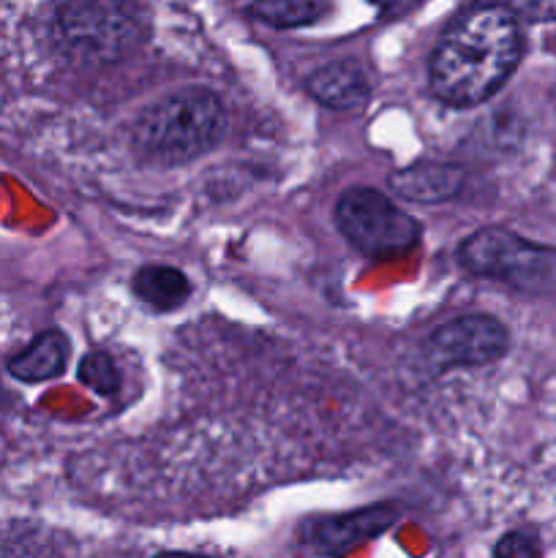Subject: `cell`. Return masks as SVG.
Wrapping results in <instances>:
<instances>
[{
  "label": "cell",
  "mask_w": 556,
  "mask_h": 558,
  "mask_svg": "<svg viewBox=\"0 0 556 558\" xmlns=\"http://www.w3.org/2000/svg\"><path fill=\"white\" fill-rule=\"evenodd\" d=\"M521 58L523 31L516 11L505 3L469 5L431 52V93L447 107H478L505 87Z\"/></svg>",
  "instance_id": "6da1fadb"
},
{
  "label": "cell",
  "mask_w": 556,
  "mask_h": 558,
  "mask_svg": "<svg viewBox=\"0 0 556 558\" xmlns=\"http://www.w3.org/2000/svg\"><path fill=\"white\" fill-rule=\"evenodd\" d=\"M227 134V109L207 87H183L136 120V150L153 163L178 167L210 153Z\"/></svg>",
  "instance_id": "7a4b0ae2"
},
{
  "label": "cell",
  "mask_w": 556,
  "mask_h": 558,
  "mask_svg": "<svg viewBox=\"0 0 556 558\" xmlns=\"http://www.w3.org/2000/svg\"><path fill=\"white\" fill-rule=\"evenodd\" d=\"M55 31L71 58L112 65L145 44L147 20L136 0H63Z\"/></svg>",
  "instance_id": "3957f363"
},
{
  "label": "cell",
  "mask_w": 556,
  "mask_h": 558,
  "mask_svg": "<svg viewBox=\"0 0 556 558\" xmlns=\"http://www.w3.org/2000/svg\"><path fill=\"white\" fill-rule=\"evenodd\" d=\"M458 265L469 276L491 278L527 294H556V248L537 245L510 229H478L458 245Z\"/></svg>",
  "instance_id": "277c9868"
},
{
  "label": "cell",
  "mask_w": 556,
  "mask_h": 558,
  "mask_svg": "<svg viewBox=\"0 0 556 558\" xmlns=\"http://www.w3.org/2000/svg\"><path fill=\"white\" fill-rule=\"evenodd\" d=\"M333 218L347 243L374 259L409 254L418 248L423 234L418 218L401 210L387 194L363 185H354L338 196Z\"/></svg>",
  "instance_id": "5b68a950"
},
{
  "label": "cell",
  "mask_w": 556,
  "mask_h": 558,
  "mask_svg": "<svg viewBox=\"0 0 556 558\" xmlns=\"http://www.w3.org/2000/svg\"><path fill=\"white\" fill-rule=\"evenodd\" d=\"M510 349V332L488 314H463L445 322L425 341V363L439 374L450 368H483Z\"/></svg>",
  "instance_id": "8992f818"
},
{
  "label": "cell",
  "mask_w": 556,
  "mask_h": 558,
  "mask_svg": "<svg viewBox=\"0 0 556 558\" xmlns=\"http://www.w3.org/2000/svg\"><path fill=\"white\" fill-rule=\"evenodd\" d=\"M398 521L396 505H374L343 515L311 518L300 526V539L316 556L338 558L385 534Z\"/></svg>",
  "instance_id": "52a82bcc"
},
{
  "label": "cell",
  "mask_w": 556,
  "mask_h": 558,
  "mask_svg": "<svg viewBox=\"0 0 556 558\" xmlns=\"http://www.w3.org/2000/svg\"><path fill=\"white\" fill-rule=\"evenodd\" d=\"M467 183L463 167L450 161H414L409 167L396 169L387 178V189L398 199L414 202V205H442L452 196L461 194Z\"/></svg>",
  "instance_id": "ba28073f"
},
{
  "label": "cell",
  "mask_w": 556,
  "mask_h": 558,
  "mask_svg": "<svg viewBox=\"0 0 556 558\" xmlns=\"http://www.w3.org/2000/svg\"><path fill=\"white\" fill-rule=\"evenodd\" d=\"M305 90L322 107L338 109V112H352V109H360L368 104L371 80L363 65L338 60V63H327L322 69H316L305 80Z\"/></svg>",
  "instance_id": "9c48e42d"
},
{
  "label": "cell",
  "mask_w": 556,
  "mask_h": 558,
  "mask_svg": "<svg viewBox=\"0 0 556 558\" xmlns=\"http://www.w3.org/2000/svg\"><path fill=\"white\" fill-rule=\"evenodd\" d=\"M65 363H69V338L60 330H47L9 360V374L27 385H38L63 374Z\"/></svg>",
  "instance_id": "30bf717a"
},
{
  "label": "cell",
  "mask_w": 556,
  "mask_h": 558,
  "mask_svg": "<svg viewBox=\"0 0 556 558\" xmlns=\"http://www.w3.org/2000/svg\"><path fill=\"white\" fill-rule=\"evenodd\" d=\"M136 300L153 311H174L189 300L191 281L183 270L169 265H145L131 278Z\"/></svg>",
  "instance_id": "8fae6325"
},
{
  "label": "cell",
  "mask_w": 556,
  "mask_h": 558,
  "mask_svg": "<svg viewBox=\"0 0 556 558\" xmlns=\"http://www.w3.org/2000/svg\"><path fill=\"white\" fill-rule=\"evenodd\" d=\"M251 16L276 31L309 27L330 14V0H254Z\"/></svg>",
  "instance_id": "7c38bea8"
},
{
  "label": "cell",
  "mask_w": 556,
  "mask_h": 558,
  "mask_svg": "<svg viewBox=\"0 0 556 558\" xmlns=\"http://www.w3.org/2000/svg\"><path fill=\"white\" fill-rule=\"evenodd\" d=\"M80 381L90 387L98 396H114L120 390V371L118 363L109 352H90L80 363Z\"/></svg>",
  "instance_id": "4fadbf2b"
},
{
  "label": "cell",
  "mask_w": 556,
  "mask_h": 558,
  "mask_svg": "<svg viewBox=\"0 0 556 558\" xmlns=\"http://www.w3.org/2000/svg\"><path fill=\"white\" fill-rule=\"evenodd\" d=\"M494 558H540V545L532 534L510 532L496 543Z\"/></svg>",
  "instance_id": "5bb4252c"
},
{
  "label": "cell",
  "mask_w": 556,
  "mask_h": 558,
  "mask_svg": "<svg viewBox=\"0 0 556 558\" xmlns=\"http://www.w3.org/2000/svg\"><path fill=\"white\" fill-rule=\"evenodd\" d=\"M507 9L516 11L518 16H527L534 22H554L556 20V0H501Z\"/></svg>",
  "instance_id": "9a60e30c"
},
{
  "label": "cell",
  "mask_w": 556,
  "mask_h": 558,
  "mask_svg": "<svg viewBox=\"0 0 556 558\" xmlns=\"http://www.w3.org/2000/svg\"><path fill=\"white\" fill-rule=\"evenodd\" d=\"M156 558H210V556H200V554H178V550H169V554H158Z\"/></svg>",
  "instance_id": "2e32d148"
}]
</instances>
